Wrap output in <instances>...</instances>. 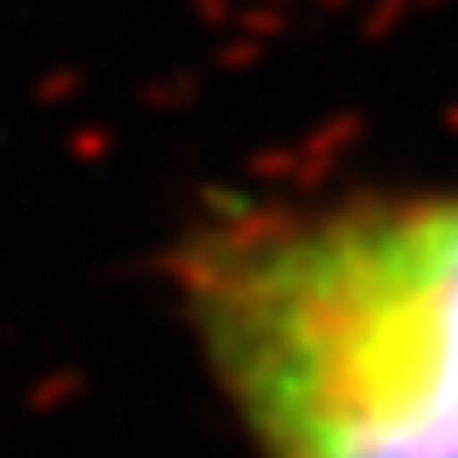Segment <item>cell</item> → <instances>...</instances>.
I'll return each mask as SVG.
<instances>
[{
    "mask_svg": "<svg viewBox=\"0 0 458 458\" xmlns=\"http://www.w3.org/2000/svg\"><path fill=\"white\" fill-rule=\"evenodd\" d=\"M178 281L264 458H458V195L229 212Z\"/></svg>",
    "mask_w": 458,
    "mask_h": 458,
    "instance_id": "6da1fadb",
    "label": "cell"
}]
</instances>
